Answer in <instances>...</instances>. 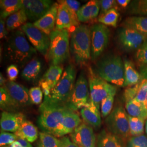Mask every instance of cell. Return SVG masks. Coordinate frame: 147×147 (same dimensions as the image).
Wrapping results in <instances>:
<instances>
[{
    "label": "cell",
    "instance_id": "4",
    "mask_svg": "<svg viewBox=\"0 0 147 147\" xmlns=\"http://www.w3.org/2000/svg\"><path fill=\"white\" fill-rule=\"evenodd\" d=\"M73 111L66 105L53 104L43 101L39 106L38 125L42 132L53 135L63 117Z\"/></svg>",
    "mask_w": 147,
    "mask_h": 147
},
{
    "label": "cell",
    "instance_id": "24",
    "mask_svg": "<svg viewBox=\"0 0 147 147\" xmlns=\"http://www.w3.org/2000/svg\"><path fill=\"white\" fill-rule=\"evenodd\" d=\"M42 69V63L39 58L34 57L27 63L22 73L21 77L28 82H34L39 78Z\"/></svg>",
    "mask_w": 147,
    "mask_h": 147
},
{
    "label": "cell",
    "instance_id": "19",
    "mask_svg": "<svg viewBox=\"0 0 147 147\" xmlns=\"http://www.w3.org/2000/svg\"><path fill=\"white\" fill-rule=\"evenodd\" d=\"M58 5V3H54L49 11L42 18L33 22V25L49 36L55 30Z\"/></svg>",
    "mask_w": 147,
    "mask_h": 147
},
{
    "label": "cell",
    "instance_id": "29",
    "mask_svg": "<svg viewBox=\"0 0 147 147\" xmlns=\"http://www.w3.org/2000/svg\"><path fill=\"white\" fill-rule=\"evenodd\" d=\"M28 20L25 11L21 9L16 13L9 16L5 21V26L8 31H14L25 24Z\"/></svg>",
    "mask_w": 147,
    "mask_h": 147
},
{
    "label": "cell",
    "instance_id": "25",
    "mask_svg": "<svg viewBox=\"0 0 147 147\" xmlns=\"http://www.w3.org/2000/svg\"><path fill=\"white\" fill-rule=\"evenodd\" d=\"M14 134L19 138L25 140L30 143L35 142L39 137L37 126L28 120L24 121L19 130Z\"/></svg>",
    "mask_w": 147,
    "mask_h": 147
},
{
    "label": "cell",
    "instance_id": "18",
    "mask_svg": "<svg viewBox=\"0 0 147 147\" xmlns=\"http://www.w3.org/2000/svg\"><path fill=\"white\" fill-rule=\"evenodd\" d=\"M25 120L26 117L21 112H2L0 119L1 129L4 131L15 133Z\"/></svg>",
    "mask_w": 147,
    "mask_h": 147
},
{
    "label": "cell",
    "instance_id": "26",
    "mask_svg": "<svg viewBox=\"0 0 147 147\" xmlns=\"http://www.w3.org/2000/svg\"><path fill=\"white\" fill-rule=\"evenodd\" d=\"M0 108L3 112H19L21 108L14 100L4 87L0 88Z\"/></svg>",
    "mask_w": 147,
    "mask_h": 147
},
{
    "label": "cell",
    "instance_id": "3",
    "mask_svg": "<svg viewBox=\"0 0 147 147\" xmlns=\"http://www.w3.org/2000/svg\"><path fill=\"white\" fill-rule=\"evenodd\" d=\"M70 53L79 66L85 65L91 58L90 29L86 25L76 27L71 34Z\"/></svg>",
    "mask_w": 147,
    "mask_h": 147
},
{
    "label": "cell",
    "instance_id": "6",
    "mask_svg": "<svg viewBox=\"0 0 147 147\" xmlns=\"http://www.w3.org/2000/svg\"><path fill=\"white\" fill-rule=\"evenodd\" d=\"M50 44L47 54L52 65H61L70 56V37L68 30H55L49 35Z\"/></svg>",
    "mask_w": 147,
    "mask_h": 147
},
{
    "label": "cell",
    "instance_id": "11",
    "mask_svg": "<svg viewBox=\"0 0 147 147\" xmlns=\"http://www.w3.org/2000/svg\"><path fill=\"white\" fill-rule=\"evenodd\" d=\"M21 29L32 46L37 51L43 56L47 55L50 44L49 36L36 27L31 22H26L21 27Z\"/></svg>",
    "mask_w": 147,
    "mask_h": 147
},
{
    "label": "cell",
    "instance_id": "8",
    "mask_svg": "<svg viewBox=\"0 0 147 147\" xmlns=\"http://www.w3.org/2000/svg\"><path fill=\"white\" fill-rule=\"evenodd\" d=\"M88 76L90 96L92 101L99 109L101 101L111 94L117 92V87L97 75L90 69Z\"/></svg>",
    "mask_w": 147,
    "mask_h": 147
},
{
    "label": "cell",
    "instance_id": "14",
    "mask_svg": "<svg viewBox=\"0 0 147 147\" xmlns=\"http://www.w3.org/2000/svg\"><path fill=\"white\" fill-rule=\"evenodd\" d=\"M70 137L78 147H97L96 137L93 129L84 122L70 134Z\"/></svg>",
    "mask_w": 147,
    "mask_h": 147
},
{
    "label": "cell",
    "instance_id": "27",
    "mask_svg": "<svg viewBox=\"0 0 147 147\" xmlns=\"http://www.w3.org/2000/svg\"><path fill=\"white\" fill-rule=\"evenodd\" d=\"M125 109L129 116L136 117L145 121L147 119V107L144 103L137 100H130L125 102Z\"/></svg>",
    "mask_w": 147,
    "mask_h": 147
},
{
    "label": "cell",
    "instance_id": "7",
    "mask_svg": "<svg viewBox=\"0 0 147 147\" xmlns=\"http://www.w3.org/2000/svg\"><path fill=\"white\" fill-rule=\"evenodd\" d=\"M107 130L121 137L126 142L131 137L129 121V115L121 105L115 107L105 119Z\"/></svg>",
    "mask_w": 147,
    "mask_h": 147
},
{
    "label": "cell",
    "instance_id": "36",
    "mask_svg": "<svg viewBox=\"0 0 147 147\" xmlns=\"http://www.w3.org/2000/svg\"><path fill=\"white\" fill-rule=\"evenodd\" d=\"M59 1L66 6L73 16L74 20L79 24L80 22L78 20L77 13L80 8V2L75 0H63Z\"/></svg>",
    "mask_w": 147,
    "mask_h": 147
},
{
    "label": "cell",
    "instance_id": "16",
    "mask_svg": "<svg viewBox=\"0 0 147 147\" xmlns=\"http://www.w3.org/2000/svg\"><path fill=\"white\" fill-rule=\"evenodd\" d=\"M82 123L79 115L75 111H71L63 117L53 135L63 137L70 134Z\"/></svg>",
    "mask_w": 147,
    "mask_h": 147
},
{
    "label": "cell",
    "instance_id": "33",
    "mask_svg": "<svg viewBox=\"0 0 147 147\" xmlns=\"http://www.w3.org/2000/svg\"><path fill=\"white\" fill-rule=\"evenodd\" d=\"M119 14L116 8H112L106 13L99 16L98 21L105 26L116 27Z\"/></svg>",
    "mask_w": 147,
    "mask_h": 147
},
{
    "label": "cell",
    "instance_id": "28",
    "mask_svg": "<svg viewBox=\"0 0 147 147\" xmlns=\"http://www.w3.org/2000/svg\"><path fill=\"white\" fill-rule=\"evenodd\" d=\"M22 5L23 2L21 0H1V19L5 20L21 10Z\"/></svg>",
    "mask_w": 147,
    "mask_h": 147
},
{
    "label": "cell",
    "instance_id": "43",
    "mask_svg": "<svg viewBox=\"0 0 147 147\" xmlns=\"http://www.w3.org/2000/svg\"><path fill=\"white\" fill-rule=\"evenodd\" d=\"M100 5V16L106 13L112 8H116L117 1L114 0H101L99 1Z\"/></svg>",
    "mask_w": 147,
    "mask_h": 147
},
{
    "label": "cell",
    "instance_id": "1",
    "mask_svg": "<svg viewBox=\"0 0 147 147\" xmlns=\"http://www.w3.org/2000/svg\"><path fill=\"white\" fill-rule=\"evenodd\" d=\"M36 53L37 50L28 42L21 29L13 32L5 42V56L16 65L21 67L28 63Z\"/></svg>",
    "mask_w": 147,
    "mask_h": 147
},
{
    "label": "cell",
    "instance_id": "22",
    "mask_svg": "<svg viewBox=\"0 0 147 147\" xmlns=\"http://www.w3.org/2000/svg\"><path fill=\"white\" fill-rule=\"evenodd\" d=\"M100 11L99 1L91 0L80 7L77 16L79 22H87L96 18Z\"/></svg>",
    "mask_w": 147,
    "mask_h": 147
},
{
    "label": "cell",
    "instance_id": "20",
    "mask_svg": "<svg viewBox=\"0 0 147 147\" xmlns=\"http://www.w3.org/2000/svg\"><path fill=\"white\" fill-rule=\"evenodd\" d=\"M80 113L85 123L95 130L100 128L101 125L100 111L91 99L87 105L81 109Z\"/></svg>",
    "mask_w": 147,
    "mask_h": 147
},
{
    "label": "cell",
    "instance_id": "2",
    "mask_svg": "<svg viewBox=\"0 0 147 147\" xmlns=\"http://www.w3.org/2000/svg\"><path fill=\"white\" fill-rule=\"evenodd\" d=\"M95 71L107 82L121 87H125L124 64L119 56L110 54L104 56L97 62Z\"/></svg>",
    "mask_w": 147,
    "mask_h": 147
},
{
    "label": "cell",
    "instance_id": "49",
    "mask_svg": "<svg viewBox=\"0 0 147 147\" xmlns=\"http://www.w3.org/2000/svg\"><path fill=\"white\" fill-rule=\"evenodd\" d=\"M7 82V81L5 80V78H4V76H3V75L2 74V73L0 74V86H1V87L5 86Z\"/></svg>",
    "mask_w": 147,
    "mask_h": 147
},
{
    "label": "cell",
    "instance_id": "37",
    "mask_svg": "<svg viewBox=\"0 0 147 147\" xmlns=\"http://www.w3.org/2000/svg\"><path fill=\"white\" fill-rule=\"evenodd\" d=\"M147 99V79H143L138 83L136 96L135 100L145 104Z\"/></svg>",
    "mask_w": 147,
    "mask_h": 147
},
{
    "label": "cell",
    "instance_id": "23",
    "mask_svg": "<svg viewBox=\"0 0 147 147\" xmlns=\"http://www.w3.org/2000/svg\"><path fill=\"white\" fill-rule=\"evenodd\" d=\"M97 147H126V142L121 137L103 129L96 136Z\"/></svg>",
    "mask_w": 147,
    "mask_h": 147
},
{
    "label": "cell",
    "instance_id": "40",
    "mask_svg": "<svg viewBox=\"0 0 147 147\" xmlns=\"http://www.w3.org/2000/svg\"><path fill=\"white\" fill-rule=\"evenodd\" d=\"M29 94L33 104L39 105L42 103L44 93L40 87H32L29 89Z\"/></svg>",
    "mask_w": 147,
    "mask_h": 147
},
{
    "label": "cell",
    "instance_id": "52",
    "mask_svg": "<svg viewBox=\"0 0 147 147\" xmlns=\"http://www.w3.org/2000/svg\"><path fill=\"white\" fill-rule=\"evenodd\" d=\"M145 104V105H146V106H147V100H146V102H145V104Z\"/></svg>",
    "mask_w": 147,
    "mask_h": 147
},
{
    "label": "cell",
    "instance_id": "50",
    "mask_svg": "<svg viewBox=\"0 0 147 147\" xmlns=\"http://www.w3.org/2000/svg\"><path fill=\"white\" fill-rule=\"evenodd\" d=\"M145 132L147 135V119L146 123V125H145Z\"/></svg>",
    "mask_w": 147,
    "mask_h": 147
},
{
    "label": "cell",
    "instance_id": "13",
    "mask_svg": "<svg viewBox=\"0 0 147 147\" xmlns=\"http://www.w3.org/2000/svg\"><path fill=\"white\" fill-rule=\"evenodd\" d=\"M22 9L26 13L28 20L33 22L39 20L53 5L50 0H23Z\"/></svg>",
    "mask_w": 147,
    "mask_h": 147
},
{
    "label": "cell",
    "instance_id": "44",
    "mask_svg": "<svg viewBox=\"0 0 147 147\" xmlns=\"http://www.w3.org/2000/svg\"><path fill=\"white\" fill-rule=\"evenodd\" d=\"M7 74L9 81H15L19 74V70L16 64H11L7 69Z\"/></svg>",
    "mask_w": 147,
    "mask_h": 147
},
{
    "label": "cell",
    "instance_id": "31",
    "mask_svg": "<svg viewBox=\"0 0 147 147\" xmlns=\"http://www.w3.org/2000/svg\"><path fill=\"white\" fill-rule=\"evenodd\" d=\"M123 26L135 29L143 35L147 37V16H131L126 19Z\"/></svg>",
    "mask_w": 147,
    "mask_h": 147
},
{
    "label": "cell",
    "instance_id": "47",
    "mask_svg": "<svg viewBox=\"0 0 147 147\" xmlns=\"http://www.w3.org/2000/svg\"><path fill=\"white\" fill-rule=\"evenodd\" d=\"M117 2L122 8H125L129 5V3L130 2V1H129V0H118V1H117Z\"/></svg>",
    "mask_w": 147,
    "mask_h": 147
},
{
    "label": "cell",
    "instance_id": "9",
    "mask_svg": "<svg viewBox=\"0 0 147 147\" xmlns=\"http://www.w3.org/2000/svg\"><path fill=\"white\" fill-rule=\"evenodd\" d=\"M90 100L89 84L84 74L80 75L73 92L65 105L71 110L76 111L85 107Z\"/></svg>",
    "mask_w": 147,
    "mask_h": 147
},
{
    "label": "cell",
    "instance_id": "34",
    "mask_svg": "<svg viewBox=\"0 0 147 147\" xmlns=\"http://www.w3.org/2000/svg\"><path fill=\"white\" fill-rule=\"evenodd\" d=\"M144 121L142 119L129 116L130 133L132 137L138 136L144 132Z\"/></svg>",
    "mask_w": 147,
    "mask_h": 147
},
{
    "label": "cell",
    "instance_id": "48",
    "mask_svg": "<svg viewBox=\"0 0 147 147\" xmlns=\"http://www.w3.org/2000/svg\"><path fill=\"white\" fill-rule=\"evenodd\" d=\"M3 147H24V146L21 144L20 142H19L18 140H16L15 142H13L10 145L5 146Z\"/></svg>",
    "mask_w": 147,
    "mask_h": 147
},
{
    "label": "cell",
    "instance_id": "35",
    "mask_svg": "<svg viewBox=\"0 0 147 147\" xmlns=\"http://www.w3.org/2000/svg\"><path fill=\"white\" fill-rule=\"evenodd\" d=\"M115 95V93L111 94L101 101L100 104V109L101 116L103 117H107L112 112Z\"/></svg>",
    "mask_w": 147,
    "mask_h": 147
},
{
    "label": "cell",
    "instance_id": "32",
    "mask_svg": "<svg viewBox=\"0 0 147 147\" xmlns=\"http://www.w3.org/2000/svg\"><path fill=\"white\" fill-rule=\"evenodd\" d=\"M39 140L38 142L42 147H64L63 138L58 139L57 137L45 132H39Z\"/></svg>",
    "mask_w": 147,
    "mask_h": 147
},
{
    "label": "cell",
    "instance_id": "38",
    "mask_svg": "<svg viewBox=\"0 0 147 147\" xmlns=\"http://www.w3.org/2000/svg\"><path fill=\"white\" fill-rule=\"evenodd\" d=\"M126 147H147V136H131L126 142Z\"/></svg>",
    "mask_w": 147,
    "mask_h": 147
},
{
    "label": "cell",
    "instance_id": "39",
    "mask_svg": "<svg viewBox=\"0 0 147 147\" xmlns=\"http://www.w3.org/2000/svg\"><path fill=\"white\" fill-rule=\"evenodd\" d=\"M18 137L15 134L1 130L0 134V147L7 146L15 142Z\"/></svg>",
    "mask_w": 147,
    "mask_h": 147
},
{
    "label": "cell",
    "instance_id": "5",
    "mask_svg": "<svg viewBox=\"0 0 147 147\" xmlns=\"http://www.w3.org/2000/svg\"><path fill=\"white\" fill-rule=\"evenodd\" d=\"M76 74V71L73 65H68L57 84L51 90L48 96L44 97V101L53 104L65 105L75 84Z\"/></svg>",
    "mask_w": 147,
    "mask_h": 147
},
{
    "label": "cell",
    "instance_id": "10",
    "mask_svg": "<svg viewBox=\"0 0 147 147\" xmlns=\"http://www.w3.org/2000/svg\"><path fill=\"white\" fill-rule=\"evenodd\" d=\"M90 29L91 58H98L107 47L110 38V30L102 24L93 25Z\"/></svg>",
    "mask_w": 147,
    "mask_h": 147
},
{
    "label": "cell",
    "instance_id": "46",
    "mask_svg": "<svg viewBox=\"0 0 147 147\" xmlns=\"http://www.w3.org/2000/svg\"><path fill=\"white\" fill-rule=\"evenodd\" d=\"M63 141L64 142V147H78L74 142H72L68 137H63Z\"/></svg>",
    "mask_w": 147,
    "mask_h": 147
},
{
    "label": "cell",
    "instance_id": "41",
    "mask_svg": "<svg viewBox=\"0 0 147 147\" xmlns=\"http://www.w3.org/2000/svg\"><path fill=\"white\" fill-rule=\"evenodd\" d=\"M136 2L135 5L132 6V11L136 14L147 16V0H141Z\"/></svg>",
    "mask_w": 147,
    "mask_h": 147
},
{
    "label": "cell",
    "instance_id": "30",
    "mask_svg": "<svg viewBox=\"0 0 147 147\" xmlns=\"http://www.w3.org/2000/svg\"><path fill=\"white\" fill-rule=\"evenodd\" d=\"M125 84V87L135 85L141 82V75L137 71L133 63L127 59H124Z\"/></svg>",
    "mask_w": 147,
    "mask_h": 147
},
{
    "label": "cell",
    "instance_id": "45",
    "mask_svg": "<svg viewBox=\"0 0 147 147\" xmlns=\"http://www.w3.org/2000/svg\"><path fill=\"white\" fill-rule=\"evenodd\" d=\"M8 31L7 30L5 26V20L1 19L0 20V38L3 39L6 37L8 34Z\"/></svg>",
    "mask_w": 147,
    "mask_h": 147
},
{
    "label": "cell",
    "instance_id": "15",
    "mask_svg": "<svg viewBox=\"0 0 147 147\" xmlns=\"http://www.w3.org/2000/svg\"><path fill=\"white\" fill-rule=\"evenodd\" d=\"M63 73V67L61 65H51L47 69L39 82L44 97L50 95L51 90L60 80Z\"/></svg>",
    "mask_w": 147,
    "mask_h": 147
},
{
    "label": "cell",
    "instance_id": "17",
    "mask_svg": "<svg viewBox=\"0 0 147 147\" xmlns=\"http://www.w3.org/2000/svg\"><path fill=\"white\" fill-rule=\"evenodd\" d=\"M9 94L21 107L32 104L30 99L29 90L22 84L14 81H8L5 86Z\"/></svg>",
    "mask_w": 147,
    "mask_h": 147
},
{
    "label": "cell",
    "instance_id": "21",
    "mask_svg": "<svg viewBox=\"0 0 147 147\" xmlns=\"http://www.w3.org/2000/svg\"><path fill=\"white\" fill-rule=\"evenodd\" d=\"M58 9L56 21L55 30H68L71 27L78 26L80 25L74 19L66 6L58 1Z\"/></svg>",
    "mask_w": 147,
    "mask_h": 147
},
{
    "label": "cell",
    "instance_id": "12",
    "mask_svg": "<svg viewBox=\"0 0 147 147\" xmlns=\"http://www.w3.org/2000/svg\"><path fill=\"white\" fill-rule=\"evenodd\" d=\"M117 39L120 46L125 51L138 50L147 39V37L128 27L123 26L118 31Z\"/></svg>",
    "mask_w": 147,
    "mask_h": 147
},
{
    "label": "cell",
    "instance_id": "42",
    "mask_svg": "<svg viewBox=\"0 0 147 147\" xmlns=\"http://www.w3.org/2000/svg\"><path fill=\"white\" fill-rule=\"evenodd\" d=\"M136 57L139 62L147 65V39L142 47L137 50Z\"/></svg>",
    "mask_w": 147,
    "mask_h": 147
},
{
    "label": "cell",
    "instance_id": "51",
    "mask_svg": "<svg viewBox=\"0 0 147 147\" xmlns=\"http://www.w3.org/2000/svg\"><path fill=\"white\" fill-rule=\"evenodd\" d=\"M37 147H42L39 144H38V143H37Z\"/></svg>",
    "mask_w": 147,
    "mask_h": 147
}]
</instances>
